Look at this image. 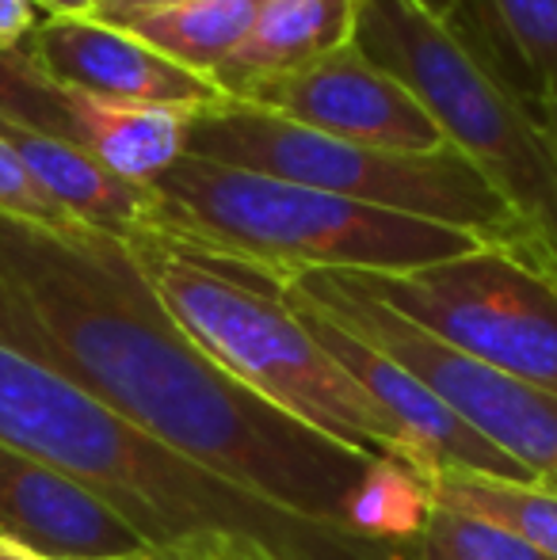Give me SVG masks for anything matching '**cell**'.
I'll list each match as a JSON object with an SVG mask.
<instances>
[{
	"label": "cell",
	"mask_w": 557,
	"mask_h": 560,
	"mask_svg": "<svg viewBox=\"0 0 557 560\" xmlns=\"http://www.w3.org/2000/svg\"><path fill=\"white\" fill-rule=\"evenodd\" d=\"M268 282V279H264ZM282 294L298 298L333 325L348 328L363 343L379 347L431 393L446 400L481 439L500 454L557 492V397L546 389L508 377L454 347L439 343L390 305L367 298L336 271H305L271 282Z\"/></svg>",
	"instance_id": "cell-8"
},
{
	"label": "cell",
	"mask_w": 557,
	"mask_h": 560,
	"mask_svg": "<svg viewBox=\"0 0 557 560\" xmlns=\"http://www.w3.org/2000/svg\"><path fill=\"white\" fill-rule=\"evenodd\" d=\"M0 115L31 126V130L50 133V138L77 141L73 118H69L66 104H61V92L31 66L23 46L0 54Z\"/></svg>",
	"instance_id": "cell-20"
},
{
	"label": "cell",
	"mask_w": 557,
	"mask_h": 560,
	"mask_svg": "<svg viewBox=\"0 0 557 560\" xmlns=\"http://www.w3.org/2000/svg\"><path fill=\"white\" fill-rule=\"evenodd\" d=\"M35 8H46L50 15H92L100 0H31Z\"/></svg>",
	"instance_id": "cell-25"
},
{
	"label": "cell",
	"mask_w": 557,
	"mask_h": 560,
	"mask_svg": "<svg viewBox=\"0 0 557 560\" xmlns=\"http://www.w3.org/2000/svg\"><path fill=\"white\" fill-rule=\"evenodd\" d=\"M0 443L112 503L153 549L202 560H405L271 508L176 454L46 362L0 343Z\"/></svg>",
	"instance_id": "cell-2"
},
{
	"label": "cell",
	"mask_w": 557,
	"mask_h": 560,
	"mask_svg": "<svg viewBox=\"0 0 557 560\" xmlns=\"http://www.w3.org/2000/svg\"><path fill=\"white\" fill-rule=\"evenodd\" d=\"M428 503L485 518L557 560V492L543 480H504L485 472H436L423 480Z\"/></svg>",
	"instance_id": "cell-17"
},
{
	"label": "cell",
	"mask_w": 557,
	"mask_h": 560,
	"mask_svg": "<svg viewBox=\"0 0 557 560\" xmlns=\"http://www.w3.org/2000/svg\"><path fill=\"white\" fill-rule=\"evenodd\" d=\"M0 560H50V557H43L38 549H31V546H23V541L4 538V534H0Z\"/></svg>",
	"instance_id": "cell-27"
},
{
	"label": "cell",
	"mask_w": 557,
	"mask_h": 560,
	"mask_svg": "<svg viewBox=\"0 0 557 560\" xmlns=\"http://www.w3.org/2000/svg\"><path fill=\"white\" fill-rule=\"evenodd\" d=\"M135 560H202V557H187V553H169V549H149L146 557H135Z\"/></svg>",
	"instance_id": "cell-28"
},
{
	"label": "cell",
	"mask_w": 557,
	"mask_h": 560,
	"mask_svg": "<svg viewBox=\"0 0 557 560\" xmlns=\"http://www.w3.org/2000/svg\"><path fill=\"white\" fill-rule=\"evenodd\" d=\"M535 112H538V122H543L546 138H550V149L557 156V96H543L535 104Z\"/></svg>",
	"instance_id": "cell-26"
},
{
	"label": "cell",
	"mask_w": 557,
	"mask_h": 560,
	"mask_svg": "<svg viewBox=\"0 0 557 560\" xmlns=\"http://www.w3.org/2000/svg\"><path fill=\"white\" fill-rule=\"evenodd\" d=\"M405 560H550V557H543L527 541L485 523V518L428 503V515H423L420 530L405 541Z\"/></svg>",
	"instance_id": "cell-18"
},
{
	"label": "cell",
	"mask_w": 557,
	"mask_h": 560,
	"mask_svg": "<svg viewBox=\"0 0 557 560\" xmlns=\"http://www.w3.org/2000/svg\"><path fill=\"white\" fill-rule=\"evenodd\" d=\"M504 50L535 81V104L557 96V0H489Z\"/></svg>",
	"instance_id": "cell-19"
},
{
	"label": "cell",
	"mask_w": 557,
	"mask_h": 560,
	"mask_svg": "<svg viewBox=\"0 0 557 560\" xmlns=\"http://www.w3.org/2000/svg\"><path fill=\"white\" fill-rule=\"evenodd\" d=\"M256 12L260 0H179L123 23V31L169 58L172 66L210 81L248 35Z\"/></svg>",
	"instance_id": "cell-16"
},
{
	"label": "cell",
	"mask_w": 557,
	"mask_h": 560,
	"mask_svg": "<svg viewBox=\"0 0 557 560\" xmlns=\"http://www.w3.org/2000/svg\"><path fill=\"white\" fill-rule=\"evenodd\" d=\"M356 46L405 84L512 207L523 256L557 279V156L512 73L428 15L417 0H359Z\"/></svg>",
	"instance_id": "cell-5"
},
{
	"label": "cell",
	"mask_w": 557,
	"mask_h": 560,
	"mask_svg": "<svg viewBox=\"0 0 557 560\" xmlns=\"http://www.w3.org/2000/svg\"><path fill=\"white\" fill-rule=\"evenodd\" d=\"M439 343L557 397V279L508 244L405 275L336 271Z\"/></svg>",
	"instance_id": "cell-7"
},
{
	"label": "cell",
	"mask_w": 557,
	"mask_h": 560,
	"mask_svg": "<svg viewBox=\"0 0 557 560\" xmlns=\"http://www.w3.org/2000/svg\"><path fill=\"white\" fill-rule=\"evenodd\" d=\"M276 294L305 320V328L321 339V347L356 377L359 389L390 416V423H394L405 443L413 472L420 480L436 477V472H485V477L504 480H535L523 465H515L508 454H500L489 439L477 435L439 393H431L402 362L382 354L379 347L363 343L348 328L333 325V320L321 317L317 310H310L298 298L282 294V290H276Z\"/></svg>",
	"instance_id": "cell-10"
},
{
	"label": "cell",
	"mask_w": 557,
	"mask_h": 560,
	"mask_svg": "<svg viewBox=\"0 0 557 560\" xmlns=\"http://www.w3.org/2000/svg\"><path fill=\"white\" fill-rule=\"evenodd\" d=\"M187 156L264 172L363 207L451 225L481 236L485 244L523 248L520 218L500 199L497 187L454 149L390 153L356 145L222 96L195 115L187 130Z\"/></svg>",
	"instance_id": "cell-6"
},
{
	"label": "cell",
	"mask_w": 557,
	"mask_h": 560,
	"mask_svg": "<svg viewBox=\"0 0 557 560\" xmlns=\"http://www.w3.org/2000/svg\"><path fill=\"white\" fill-rule=\"evenodd\" d=\"M61 92L73 118L77 145L89 149L107 172L138 187H149L187 153V130L202 107L135 104V100H100L84 92Z\"/></svg>",
	"instance_id": "cell-14"
},
{
	"label": "cell",
	"mask_w": 557,
	"mask_h": 560,
	"mask_svg": "<svg viewBox=\"0 0 557 560\" xmlns=\"http://www.w3.org/2000/svg\"><path fill=\"white\" fill-rule=\"evenodd\" d=\"M149 191V233L268 282L305 271L405 275L485 244L462 229L187 153Z\"/></svg>",
	"instance_id": "cell-3"
},
{
	"label": "cell",
	"mask_w": 557,
	"mask_h": 560,
	"mask_svg": "<svg viewBox=\"0 0 557 560\" xmlns=\"http://www.w3.org/2000/svg\"><path fill=\"white\" fill-rule=\"evenodd\" d=\"M0 343L305 523L405 546L428 515L413 469L317 435L207 359L112 233L0 214Z\"/></svg>",
	"instance_id": "cell-1"
},
{
	"label": "cell",
	"mask_w": 557,
	"mask_h": 560,
	"mask_svg": "<svg viewBox=\"0 0 557 560\" xmlns=\"http://www.w3.org/2000/svg\"><path fill=\"white\" fill-rule=\"evenodd\" d=\"M0 214L27 218L43 225H73V218L38 187V179L20 164V156L0 141Z\"/></svg>",
	"instance_id": "cell-21"
},
{
	"label": "cell",
	"mask_w": 557,
	"mask_h": 560,
	"mask_svg": "<svg viewBox=\"0 0 557 560\" xmlns=\"http://www.w3.org/2000/svg\"><path fill=\"white\" fill-rule=\"evenodd\" d=\"M23 54L54 89L84 96L179 107H210L222 100L210 81L172 66L123 27L92 15H46L23 43Z\"/></svg>",
	"instance_id": "cell-11"
},
{
	"label": "cell",
	"mask_w": 557,
	"mask_h": 560,
	"mask_svg": "<svg viewBox=\"0 0 557 560\" xmlns=\"http://www.w3.org/2000/svg\"><path fill=\"white\" fill-rule=\"evenodd\" d=\"M359 0H260L248 35L222 61L210 84L233 100L264 77L290 73L356 38Z\"/></svg>",
	"instance_id": "cell-15"
},
{
	"label": "cell",
	"mask_w": 557,
	"mask_h": 560,
	"mask_svg": "<svg viewBox=\"0 0 557 560\" xmlns=\"http://www.w3.org/2000/svg\"><path fill=\"white\" fill-rule=\"evenodd\" d=\"M233 100L356 145L390 149V153L451 149L420 100L397 77L374 66L356 46V38L310 66L264 77Z\"/></svg>",
	"instance_id": "cell-9"
},
{
	"label": "cell",
	"mask_w": 557,
	"mask_h": 560,
	"mask_svg": "<svg viewBox=\"0 0 557 560\" xmlns=\"http://www.w3.org/2000/svg\"><path fill=\"white\" fill-rule=\"evenodd\" d=\"M100 4H104V0H100ZM100 4H96V8H100Z\"/></svg>",
	"instance_id": "cell-29"
},
{
	"label": "cell",
	"mask_w": 557,
	"mask_h": 560,
	"mask_svg": "<svg viewBox=\"0 0 557 560\" xmlns=\"http://www.w3.org/2000/svg\"><path fill=\"white\" fill-rule=\"evenodd\" d=\"M35 27L38 20L31 0H0V54L20 50Z\"/></svg>",
	"instance_id": "cell-23"
},
{
	"label": "cell",
	"mask_w": 557,
	"mask_h": 560,
	"mask_svg": "<svg viewBox=\"0 0 557 560\" xmlns=\"http://www.w3.org/2000/svg\"><path fill=\"white\" fill-rule=\"evenodd\" d=\"M169 4H179V0H104V4L92 12V20L112 23V27H123V23L156 12V8H169Z\"/></svg>",
	"instance_id": "cell-24"
},
{
	"label": "cell",
	"mask_w": 557,
	"mask_h": 560,
	"mask_svg": "<svg viewBox=\"0 0 557 560\" xmlns=\"http://www.w3.org/2000/svg\"><path fill=\"white\" fill-rule=\"evenodd\" d=\"M428 15H436L439 23H446L451 31H459L466 43H474L485 58H492L500 69H512V58L504 50V38L497 31V20H492L489 0H417Z\"/></svg>",
	"instance_id": "cell-22"
},
{
	"label": "cell",
	"mask_w": 557,
	"mask_h": 560,
	"mask_svg": "<svg viewBox=\"0 0 557 560\" xmlns=\"http://www.w3.org/2000/svg\"><path fill=\"white\" fill-rule=\"evenodd\" d=\"M127 248L169 317L233 382L333 443L413 469L390 416L321 347L271 282L195 256L156 233L130 236Z\"/></svg>",
	"instance_id": "cell-4"
},
{
	"label": "cell",
	"mask_w": 557,
	"mask_h": 560,
	"mask_svg": "<svg viewBox=\"0 0 557 560\" xmlns=\"http://www.w3.org/2000/svg\"><path fill=\"white\" fill-rule=\"evenodd\" d=\"M0 141L20 156L23 168L38 179V187L73 222L92 225L100 233H112L119 241L149 233V222H153V191L127 184L115 172H107L77 141L50 138V133L31 130V126L12 122L4 115H0Z\"/></svg>",
	"instance_id": "cell-13"
},
{
	"label": "cell",
	"mask_w": 557,
	"mask_h": 560,
	"mask_svg": "<svg viewBox=\"0 0 557 560\" xmlns=\"http://www.w3.org/2000/svg\"><path fill=\"white\" fill-rule=\"evenodd\" d=\"M0 534L50 560H135L149 541L92 488L0 443Z\"/></svg>",
	"instance_id": "cell-12"
}]
</instances>
